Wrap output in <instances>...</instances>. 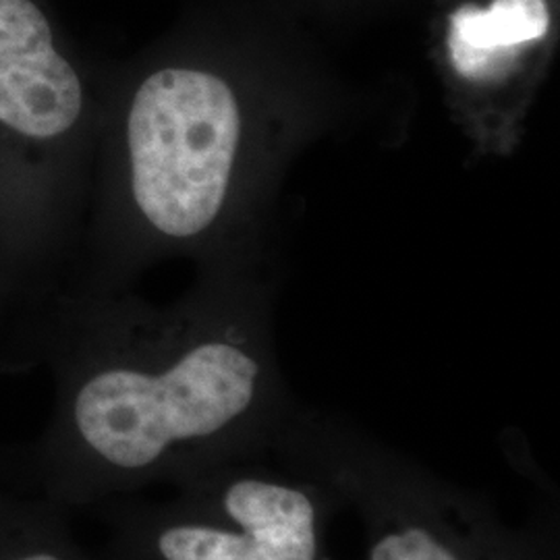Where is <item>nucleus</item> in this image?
Listing matches in <instances>:
<instances>
[{
    "instance_id": "f257e3e1",
    "label": "nucleus",
    "mask_w": 560,
    "mask_h": 560,
    "mask_svg": "<svg viewBox=\"0 0 560 560\" xmlns=\"http://www.w3.org/2000/svg\"><path fill=\"white\" fill-rule=\"evenodd\" d=\"M0 340V368L44 363L55 381L46 430L0 476L69 513L268 455L291 416L256 337L194 307L59 287Z\"/></svg>"
},
{
    "instance_id": "f03ea898",
    "label": "nucleus",
    "mask_w": 560,
    "mask_h": 560,
    "mask_svg": "<svg viewBox=\"0 0 560 560\" xmlns=\"http://www.w3.org/2000/svg\"><path fill=\"white\" fill-rule=\"evenodd\" d=\"M94 104L42 0H0V295L9 318L62 284Z\"/></svg>"
},
{
    "instance_id": "7ed1b4c3",
    "label": "nucleus",
    "mask_w": 560,
    "mask_h": 560,
    "mask_svg": "<svg viewBox=\"0 0 560 560\" xmlns=\"http://www.w3.org/2000/svg\"><path fill=\"white\" fill-rule=\"evenodd\" d=\"M268 455L358 515L363 560H559L557 513L511 525L480 492L339 421L291 413Z\"/></svg>"
},
{
    "instance_id": "20e7f679",
    "label": "nucleus",
    "mask_w": 560,
    "mask_h": 560,
    "mask_svg": "<svg viewBox=\"0 0 560 560\" xmlns=\"http://www.w3.org/2000/svg\"><path fill=\"white\" fill-rule=\"evenodd\" d=\"M240 133V104L217 73L183 62L143 73L115 133V198L127 226L152 243L201 237L226 200Z\"/></svg>"
},
{
    "instance_id": "39448f33",
    "label": "nucleus",
    "mask_w": 560,
    "mask_h": 560,
    "mask_svg": "<svg viewBox=\"0 0 560 560\" xmlns=\"http://www.w3.org/2000/svg\"><path fill=\"white\" fill-rule=\"evenodd\" d=\"M266 455L226 460L180 481L164 502H101L106 560H328L335 502Z\"/></svg>"
},
{
    "instance_id": "423d86ee",
    "label": "nucleus",
    "mask_w": 560,
    "mask_h": 560,
    "mask_svg": "<svg viewBox=\"0 0 560 560\" xmlns=\"http://www.w3.org/2000/svg\"><path fill=\"white\" fill-rule=\"evenodd\" d=\"M550 30L546 0H492L460 7L448 25V57L460 78L497 81L513 67L521 48Z\"/></svg>"
},
{
    "instance_id": "0eeeda50",
    "label": "nucleus",
    "mask_w": 560,
    "mask_h": 560,
    "mask_svg": "<svg viewBox=\"0 0 560 560\" xmlns=\"http://www.w3.org/2000/svg\"><path fill=\"white\" fill-rule=\"evenodd\" d=\"M67 515V509L0 476V560H94Z\"/></svg>"
},
{
    "instance_id": "6e6552de",
    "label": "nucleus",
    "mask_w": 560,
    "mask_h": 560,
    "mask_svg": "<svg viewBox=\"0 0 560 560\" xmlns=\"http://www.w3.org/2000/svg\"><path fill=\"white\" fill-rule=\"evenodd\" d=\"M7 320H9V305H7L4 298L0 295V332H2V328H4Z\"/></svg>"
}]
</instances>
